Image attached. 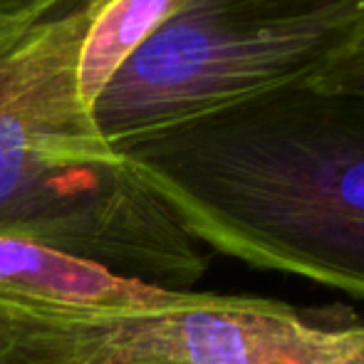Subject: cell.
I'll use <instances>...</instances> for the list:
<instances>
[{
	"label": "cell",
	"mask_w": 364,
	"mask_h": 364,
	"mask_svg": "<svg viewBox=\"0 0 364 364\" xmlns=\"http://www.w3.org/2000/svg\"><path fill=\"white\" fill-rule=\"evenodd\" d=\"M117 151L203 248L364 297V95L300 82Z\"/></svg>",
	"instance_id": "1"
},
{
	"label": "cell",
	"mask_w": 364,
	"mask_h": 364,
	"mask_svg": "<svg viewBox=\"0 0 364 364\" xmlns=\"http://www.w3.org/2000/svg\"><path fill=\"white\" fill-rule=\"evenodd\" d=\"M92 0L0 38V235L191 290L208 248L127 166L80 95Z\"/></svg>",
	"instance_id": "2"
},
{
	"label": "cell",
	"mask_w": 364,
	"mask_h": 364,
	"mask_svg": "<svg viewBox=\"0 0 364 364\" xmlns=\"http://www.w3.org/2000/svg\"><path fill=\"white\" fill-rule=\"evenodd\" d=\"M364 23V0H183L92 105L114 149L310 82Z\"/></svg>",
	"instance_id": "3"
},
{
	"label": "cell",
	"mask_w": 364,
	"mask_h": 364,
	"mask_svg": "<svg viewBox=\"0 0 364 364\" xmlns=\"http://www.w3.org/2000/svg\"><path fill=\"white\" fill-rule=\"evenodd\" d=\"M156 288L50 245L0 235V302L8 305L112 310L136 305Z\"/></svg>",
	"instance_id": "4"
},
{
	"label": "cell",
	"mask_w": 364,
	"mask_h": 364,
	"mask_svg": "<svg viewBox=\"0 0 364 364\" xmlns=\"http://www.w3.org/2000/svg\"><path fill=\"white\" fill-rule=\"evenodd\" d=\"M181 3L183 0H92L77 70L80 95L90 109L119 65L168 15L176 13Z\"/></svg>",
	"instance_id": "5"
},
{
	"label": "cell",
	"mask_w": 364,
	"mask_h": 364,
	"mask_svg": "<svg viewBox=\"0 0 364 364\" xmlns=\"http://www.w3.org/2000/svg\"><path fill=\"white\" fill-rule=\"evenodd\" d=\"M310 82L317 87H325V90L364 95V23L357 28L350 43Z\"/></svg>",
	"instance_id": "6"
},
{
	"label": "cell",
	"mask_w": 364,
	"mask_h": 364,
	"mask_svg": "<svg viewBox=\"0 0 364 364\" xmlns=\"http://www.w3.org/2000/svg\"><path fill=\"white\" fill-rule=\"evenodd\" d=\"M73 0H0V38L13 35Z\"/></svg>",
	"instance_id": "7"
}]
</instances>
